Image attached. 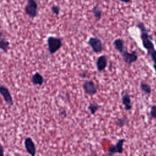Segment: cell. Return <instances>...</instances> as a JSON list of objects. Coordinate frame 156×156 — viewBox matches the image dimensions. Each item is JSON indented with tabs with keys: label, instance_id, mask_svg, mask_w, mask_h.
I'll return each instance as SVG.
<instances>
[{
	"label": "cell",
	"instance_id": "obj_24",
	"mask_svg": "<svg viewBox=\"0 0 156 156\" xmlns=\"http://www.w3.org/2000/svg\"><path fill=\"white\" fill-rule=\"evenodd\" d=\"M80 76L81 77H82V78H85V77H87V74H86L85 73H81V74H80Z\"/></svg>",
	"mask_w": 156,
	"mask_h": 156
},
{
	"label": "cell",
	"instance_id": "obj_26",
	"mask_svg": "<svg viewBox=\"0 0 156 156\" xmlns=\"http://www.w3.org/2000/svg\"><path fill=\"white\" fill-rule=\"evenodd\" d=\"M2 35H3L2 32V30H1V28H0V40L1 39V38H2Z\"/></svg>",
	"mask_w": 156,
	"mask_h": 156
},
{
	"label": "cell",
	"instance_id": "obj_5",
	"mask_svg": "<svg viewBox=\"0 0 156 156\" xmlns=\"http://www.w3.org/2000/svg\"><path fill=\"white\" fill-rule=\"evenodd\" d=\"M121 54L124 61L129 65H130L132 63L136 62L138 58V56L136 51H133L130 52L127 50L124 49Z\"/></svg>",
	"mask_w": 156,
	"mask_h": 156
},
{
	"label": "cell",
	"instance_id": "obj_2",
	"mask_svg": "<svg viewBox=\"0 0 156 156\" xmlns=\"http://www.w3.org/2000/svg\"><path fill=\"white\" fill-rule=\"evenodd\" d=\"M47 44L49 53L51 54H53L61 48L63 43L61 38L50 36L47 39Z\"/></svg>",
	"mask_w": 156,
	"mask_h": 156
},
{
	"label": "cell",
	"instance_id": "obj_10",
	"mask_svg": "<svg viewBox=\"0 0 156 156\" xmlns=\"http://www.w3.org/2000/svg\"><path fill=\"white\" fill-rule=\"evenodd\" d=\"M108 64L107 57L105 55H102L99 56L96 62V68L98 71L101 72L103 71L107 67Z\"/></svg>",
	"mask_w": 156,
	"mask_h": 156
},
{
	"label": "cell",
	"instance_id": "obj_4",
	"mask_svg": "<svg viewBox=\"0 0 156 156\" xmlns=\"http://www.w3.org/2000/svg\"><path fill=\"white\" fill-rule=\"evenodd\" d=\"M88 44L94 53L99 54L102 52L103 50V44L99 38L96 37H90L88 39Z\"/></svg>",
	"mask_w": 156,
	"mask_h": 156
},
{
	"label": "cell",
	"instance_id": "obj_16",
	"mask_svg": "<svg viewBox=\"0 0 156 156\" xmlns=\"http://www.w3.org/2000/svg\"><path fill=\"white\" fill-rule=\"evenodd\" d=\"M100 108H101V105H99L95 102L90 103L88 106V110L90 111L91 115H94Z\"/></svg>",
	"mask_w": 156,
	"mask_h": 156
},
{
	"label": "cell",
	"instance_id": "obj_1",
	"mask_svg": "<svg viewBox=\"0 0 156 156\" xmlns=\"http://www.w3.org/2000/svg\"><path fill=\"white\" fill-rule=\"evenodd\" d=\"M136 26L140 30V37L143 47L147 51L155 49L154 44L152 42V38L149 34V30L146 28L144 24L142 22H138Z\"/></svg>",
	"mask_w": 156,
	"mask_h": 156
},
{
	"label": "cell",
	"instance_id": "obj_22",
	"mask_svg": "<svg viewBox=\"0 0 156 156\" xmlns=\"http://www.w3.org/2000/svg\"><path fill=\"white\" fill-rule=\"evenodd\" d=\"M60 115H61V116H63L64 118H65V117H66V110H65V109H63V110H62L60 112Z\"/></svg>",
	"mask_w": 156,
	"mask_h": 156
},
{
	"label": "cell",
	"instance_id": "obj_19",
	"mask_svg": "<svg viewBox=\"0 0 156 156\" xmlns=\"http://www.w3.org/2000/svg\"><path fill=\"white\" fill-rule=\"evenodd\" d=\"M148 55H150L151 57L152 60L154 62V64H156V50L155 49H154L152 50H151L149 51H147Z\"/></svg>",
	"mask_w": 156,
	"mask_h": 156
},
{
	"label": "cell",
	"instance_id": "obj_17",
	"mask_svg": "<svg viewBox=\"0 0 156 156\" xmlns=\"http://www.w3.org/2000/svg\"><path fill=\"white\" fill-rule=\"evenodd\" d=\"M9 46L10 43L6 39L1 38L0 40V49H1L3 52H7L9 49Z\"/></svg>",
	"mask_w": 156,
	"mask_h": 156
},
{
	"label": "cell",
	"instance_id": "obj_21",
	"mask_svg": "<svg viewBox=\"0 0 156 156\" xmlns=\"http://www.w3.org/2000/svg\"><path fill=\"white\" fill-rule=\"evenodd\" d=\"M51 9L52 12L54 15H59L60 9V7L58 5H52Z\"/></svg>",
	"mask_w": 156,
	"mask_h": 156
},
{
	"label": "cell",
	"instance_id": "obj_15",
	"mask_svg": "<svg viewBox=\"0 0 156 156\" xmlns=\"http://www.w3.org/2000/svg\"><path fill=\"white\" fill-rule=\"evenodd\" d=\"M140 88L141 89V90L146 94H150L151 93L152 90H151V87L150 86L149 84L147 83L146 82L144 81H142L140 84Z\"/></svg>",
	"mask_w": 156,
	"mask_h": 156
},
{
	"label": "cell",
	"instance_id": "obj_8",
	"mask_svg": "<svg viewBox=\"0 0 156 156\" xmlns=\"http://www.w3.org/2000/svg\"><path fill=\"white\" fill-rule=\"evenodd\" d=\"M0 94L3 97L5 102L9 106L13 105V100L9 90L5 86L0 85Z\"/></svg>",
	"mask_w": 156,
	"mask_h": 156
},
{
	"label": "cell",
	"instance_id": "obj_20",
	"mask_svg": "<svg viewBox=\"0 0 156 156\" xmlns=\"http://www.w3.org/2000/svg\"><path fill=\"white\" fill-rule=\"evenodd\" d=\"M150 115L152 118L156 119V105H154L151 107L150 110Z\"/></svg>",
	"mask_w": 156,
	"mask_h": 156
},
{
	"label": "cell",
	"instance_id": "obj_27",
	"mask_svg": "<svg viewBox=\"0 0 156 156\" xmlns=\"http://www.w3.org/2000/svg\"><path fill=\"white\" fill-rule=\"evenodd\" d=\"M153 67H154V71H155V73H156V64H154V65H153Z\"/></svg>",
	"mask_w": 156,
	"mask_h": 156
},
{
	"label": "cell",
	"instance_id": "obj_23",
	"mask_svg": "<svg viewBox=\"0 0 156 156\" xmlns=\"http://www.w3.org/2000/svg\"><path fill=\"white\" fill-rule=\"evenodd\" d=\"M4 155V148L2 146V144L0 143V156H3Z\"/></svg>",
	"mask_w": 156,
	"mask_h": 156
},
{
	"label": "cell",
	"instance_id": "obj_13",
	"mask_svg": "<svg viewBox=\"0 0 156 156\" xmlns=\"http://www.w3.org/2000/svg\"><path fill=\"white\" fill-rule=\"evenodd\" d=\"M113 46L115 49L121 54L124 49V41L121 38H116L113 41Z\"/></svg>",
	"mask_w": 156,
	"mask_h": 156
},
{
	"label": "cell",
	"instance_id": "obj_18",
	"mask_svg": "<svg viewBox=\"0 0 156 156\" xmlns=\"http://www.w3.org/2000/svg\"><path fill=\"white\" fill-rule=\"evenodd\" d=\"M129 122V119L126 116H122L121 118H119L116 121V126L119 127H122L124 126L127 125Z\"/></svg>",
	"mask_w": 156,
	"mask_h": 156
},
{
	"label": "cell",
	"instance_id": "obj_12",
	"mask_svg": "<svg viewBox=\"0 0 156 156\" xmlns=\"http://www.w3.org/2000/svg\"><path fill=\"white\" fill-rule=\"evenodd\" d=\"M32 83L34 85H42L44 82V79L43 76L39 73H35L32 77Z\"/></svg>",
	"mask_w": 156,
	"mask_h": 156
},
{
	"label": "cell",
	"instance_id": "obj_3",
	"mask_svg": "<svg viewBox=\"0 0 156 156\" xmlns=\"http://www.w3.org/2000/svg\"><path fill=\"white\" fill-rule=\"evenodd\" d=\"M38 5L36 0H27L24 7L25 13L31 19L35 18L38 14Z\"/></svg>",
	"mask_w": 156,
	"mask_h": 156
},
{
	"label": "cell",
	"instance_id": "obj_25",
	"mask_svg": "<svg viewBox=\"0 0 156 156\" xmlns=\"http://www.w3.org/2000/svg\"><path fill=\"white\" fill-rule=\"evenodd\" d=\"M118 1L122 2H125V3H129L131 2V0H118Z\"/></svg>",
	"mask_w": 156,
	"mask_h": 156
},
{
	"label": "cell",
	"instance_id": "obj_9",
	"mask_svg": "<svg viewBox=\"0 0 156 156\" xmlns=\"http://www.w3.org/2000/svg\"><path fill=\"white\" fill-rule=\"evenodd\" d=\"M24 146L27 152L32 156L36 155V147L34 142L30 137L26 138L24 140Z\"/></svg>",
	"mask_w": 156,
	"mask_h": 156
},
{
	"label": "cell",
	"instance_id": "obj_14",
	"mask_svg": "<svg viewBox=\"0 0 156 156\" xmlns=\"http://www.w3.org/2000/svg\"><path fill=\"white\" fill-rule=\"evenodd\" d=\"M91 12L93 14V16L95 18L96 21H99L101 19L102 15V12L101 9L99 7L98 5L94 6L93 9L91 10Z\"/></svg>",
	"mask_w": 156,
	"mask_h": 156
},
{
	"label": "cell",
	"instance_id": "obj_6",
	"mask_svg": "<svg viewBox=\"0 0 156 156\" xmlns=\"http://www.w3.org/2000/svg\"><path fill=\"white\" fill-rule=\"evenodd\" d=\"M125 140L121 138L118 140L117 143L115 145H112L108 149L107 155H113L116 154H121L124 151L123 144L124 143Z\"/></svg>",
	"mask_w": 156,
	"mask_h": 156
},
{
	"label": "cell",
	"instance_id": "obj_11",
	"mask_svg": "<svg viewBox=\"0 0 156 156\" xmlns=\"http://www.w3.org/2000/svg\"><path fill=\"white\" fill-rule=\"evenodd\" d=\"M121 101L122 104L124 106V109L126 111H129L131 110L132 107V101L130 98V96L125 92H123L122 94V97H121Z\"/></svg>",
	"mask_w": 156,
	"mask_h": 156
},
{
	"label": "cell",
	"instance_id": "obj_7",
	"mask_svg": "<svg viewBox=\"0 0 156 156\" xmlns=\"http://www.w3.org/2000/svg\"><path fill=\"white\" fill-rule=\"evenodd\" d=\"M83 89L84 92L90 96L95 94L98 91V88L94 82L91 80H86L83 84Z\"/></svg>",
	"mask_w": 156,
	"mask_h": 156
}]
</instances>
